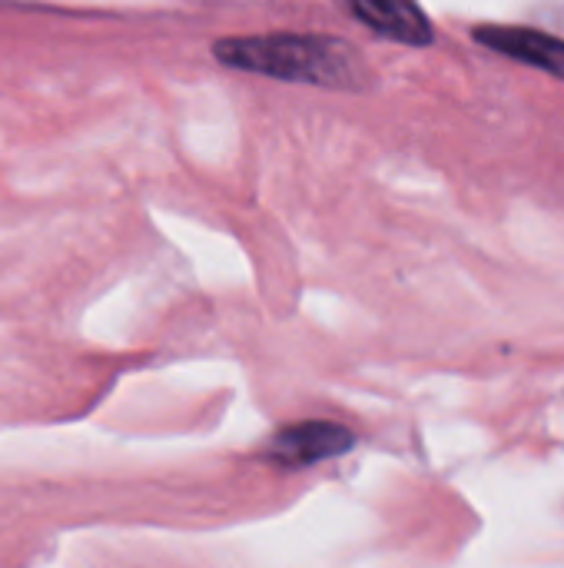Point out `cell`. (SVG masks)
<instances>
[{"label": "cell", "instance_id": "6da1fadb", "mask_svg": "<svg viewBox=\"0 0 564 568\" xmlns=\"http://www.w3.org/2000/svg\"><path fill=\"white\" fill-rule=\"evenodd\" d=\"M213 57L233 70L266 73L289 83H312L329 90L369 87V67L362 53L339 37H316V33L226 37L213 43Z\"/></svg>", "mask_w": 564, "mask_h": 568}, {"label": "cell", "instance_id": "7a4b0ae2", "mask_svg": "<svg viewBox=\"0 0 564 568\" xmlns=\"http://www.w3.org/2000/svg\"><path fill=\"white\" fill-rule=\"evenodd\" d=\"M475 40L485 43L489 50L529 63L535 70H545L552 77L564 80V40L552 37L545 30H532V27H505V23H485L475 27Z\"/></svg>", "mask_w": 564, "mask_h": 568}, {"label": "cell", "instance_id": "3957f363", "mask_svg": "<svg viewBox=\"0 0 564 568\" xmlns=\"http://www.w3.org/2000/svg\"><path fill=\"white\" fill-rule=\"evenodd\" d=\"M356 446V436L339 423H299L273 439V459L293 469H306L326 459H336Z\"/></svg>", "mask_w": 564, "mask_h": 568}, {"label": "cell", "instance_id": "277c9868", "mask_svg": "<svg viewBox=\"0 0 564 568\" xmlns=\"http://www.w3.org/2000/svg\"><path fill=\"white\" fill-rule=\"evenodd\" d=\"M352 17L362 20L372 33L409 43V47H429L435 40L432 20L422 13L416 0H346Z\"/></svg>", "mask_w": 564, "mask_h": 568}]
</instances>
